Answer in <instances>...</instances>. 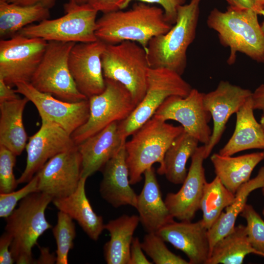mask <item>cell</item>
<instances>
[{
    "label": "cell",
    "mask_w": 264,
    "mask_h": 264,
    "mask_svg": "<svg viewBox=\"0 0 264 264\" xmlns=\"http://www.w3.org/2000/svg\"><path fill=\"white\" fill-rule=\"evenodd\" d=\"M264 187V166H263L254 178L241 186L235 194L233 202L225 208V211L222 212L217 221L208 230L211 251L215 244L235 227L237 217L247 204L249 195L254 190Z\"/></svg>",
    "instance_id": "cell-28"
},
{
    "label": "cell",
    "mask_w": 264,
    "mask_h": 264,
    "mask_svg": "<svg viewBox=\"0 0 264 264\" xmlns=\"http://www.w3.org/2000/svg\"><path fill=\"white\" fill-rule=\"evenodd\" d=\"M126 142L119 132L118 122H114L78 145L82 157L81 177L88 178L101 171Z\"/></svg>",
    "instance_id": "cell-20"
},
{
    "label": "cell",
    "mask_w": 264,
    "mask_h": 264,
    "mask_svg": "<svg viewBox=\"0 0 264 264\" xmlns=\"http://www.w3.org/2000/svg\"><path fill=\"white\" fill-rule=\"evenodd\" d=\"M49 17V9L40 4L22 5L0 0V37L10 38L32 23Z\"/></svg>",
    "instance_id": "cell-30"
},
{
    "label": "cell",
    "mask_w": 264,
    "mask_h": 264,
    "mask_svg": "<svg viewBox=\"0 0 264 264\" xmlns=\"http://www.w3.org/2000/svg\"><path fill=\"white\" fill-rule=\"evenodd\" d=\"M258 14L262 15L264 18V8L259 12ZM261 28L264 33V21L261 25Z\"/></svg>",
    "instance_id": "cell-49"
},
{
    "label": "cell",
    "mask_w": 264,
    "mask_h": 264,
    "mask_svg": "<svg viewBox=\"0 0 264 264\" xmlns=\"http://www.w3.org/2000/svg\"><path fill=\"white\" fill-rule=\"evenodd\" d=\"M253 108L254 110H261L264 116V84L259 86L251 95Z\"/></svg>",
    "instance_id": "cell-43"
},
{
    "label": "cell",
    "mask_w": 264,
    "mask_h": 264,
    "mask_svg": "<svg viewBox=\"0 0 264 264\" xmlns=\"http://www.w3.org/2000/svg\"><path fill=\"white\" fill-rule=\"evenodd\" d=\"M81 172L82 157L77 146L51 158L39 170L38 191L53 199L67 197L77 189Z\"/></svg>",
    "instance_id": "cell-15"
},
{
    "label": "cell",
    "mask_w": 264,
    "mask_h": 264,
    "mask_svg": "<svg viewBox=\"0 0 264 264\" xmlns=\"http://www.w3.org/2000/svg\"><path fill=\"white\" fill-rule=\"evenodd\" d=\"M105 83L102 92L88 99V120L71 135L77 146L112 123L125 120L136 106L130 92L122 84L107 79Z\"/></svg>",
    "instance_id": "cell-10"
},
{
    "label": "cell",
    "mask_w": 264,
    "mask_h": 264,
    "mask_svg": "<svg viewBox=\"0 0 264 264\" xmlns=\"http://www.w3.org/2000/svg\"><path fill=\"white\" fill-rule=\"evenodd\" d=\"M129 0H89V3L98 12L108 13L121 9L127 7Z\"/></svg>",
    "instance_id": "cell-39"
},
{
    "label": "cell",
    "mask_w": 264,
    "mask_h": 264,
    "mask_svg": "<svg viewBox=\"0 0 264 264\" xmlns=\"http://www.w3.org/2000/svg\"><path fill=\"white\" fill-rule=\"evenodd\" d=\"M141 243L143 250L155 264H189L188 261L171 251L156 233H147Z\"/></svg>",
    "instance_id": "cell-34"
},
{
    "label": "cell",
    "mask_w": 264,
    "mask_h": 264,
    "mask_svg": "<svg viewBox=\"0 0 264 264\" xmlns=\"http://www.w3.org/2000/svg\"><path fill=\"white\" fill-rule=\"evenodd\" d=\"M65 15L29 25L18 33L27 37L46 41L89 43L97 40L95 35L98 11L89 3L68 1L64 5Z\"/></svg>",
    "instance_id": "cell-7"
},
{
    "label": "cell",
    "mask_w": 264,
    "mask_h": 264,
    "mask_svg": "<svg viewBox=\"0 0 264 264\" xmlns=\"http://www.w3.org/2000/svg\"><path fill=\"white\" fill-rule=\"evenodd\" d=\"M262 214L263 215V216L264 217V207L263 209V210H262Z\"/></svg>",
    "instance_id": "cell-52"
},
{
    "label": "cell",
    "mask_w": 264,
    "mask_h": 264,
    "mask_svg": "<svg viewBox=\"0 0 264 264\" xmlns=\"http://www.w3.org/2000/svg\"><path fill=\"white\" fill-rule=\"evenodd\" d=\"M204 145L198 146L191 157L187 176L180 190L169 193L164 201L174 218L180 221H192L199 209L200 201L206 183L203 161Z\"/></svg>",
    "instance_id": "cell-18"
},
{
    "label": "cell",
    "mask_w": 264,
    "mask_h": 264,
    "mask_svg": "<svg viewBox=\"0 0 264 264\" xmlns=\"http://www.w3.org/2000/svg\"><path fill=\"white\" fill-rule=\"evenodd\" d=\"M87 178L81 177L78 187L70 195L52 200L55 207L76 220L87 235L97 241L105 229L102 216L96 214L87 198L85 185Z\"/></svg>",
    "instance_id": "cell-24"
},
{
    "label": "cell",
    "mask_w": 264,
    "mask_h": 264,
    "mask_svg": "<svg viewBox=\"0 0 264 264\" xmlns=\"http://www.w3.org/2000/svg\"><path fill=\"white\" fill-rule=\"evenodd\" d=\"M156 233L165 242L183 252L189 264H206L211 250L208 229L201 219L194 222L174 220Z\"/></svg>",
    "instance_id": "cell-19"
},
{
    "label": "cell",
    "mask_w": 264,
    "mask_h": 264,
    "mask_svg": "<svg viewBox=\"0 0 264 264\" xmlns=\"http://www.w3.org/2000/svg\"><path fill=\"white\" fill-rule=\"evenodd\" d=\"M101 61L105 79L122 84L137 106L147 89L150 66L146 50L138 43L130 41L106 44Z\"/></svg>",
    "instance_id": "cell-6"
},
{
    "label": "cell",
    "mask_w": 264,
    "mask_h": 264,
    "mask_svg": "<svg viewBox=\"0 0 264 264\" xmlns=\"http://www.w3.org/2000/svg\"><path fill=\"white\" fill-rule=\"evenodd\" d=\"M201 0H191L179 6L171 29L151 39L146 50L150 67L165 68L183 74L187 49L196 37Z\"/></svg>",
    "instance_id": "cell-3"
},
{
    "label": "cell",
    "mask_w": 264,
    "mask_h": 264,
    "mask_svg": "<svg viewBox=\"0 0 264 264\" xmlns=\"http://www.w3.org/2000/svg\"><path fill=\"white\" fill-rule=\"evenodd\" d=\"M16 91L27 98L36 107L41 119L52 121L71 134L84 124L89 115L88 99L68 102L41 92L29 82H20L15 86Z\"/></svg>",
    "instance_id": "cell-13"
},
{
    "label": "cell",
    "mask_w": 264,
    "mask_h": 264,
    "mask_svg": "<svg viewBox=\"0 0 264 264\" xmlns=\"http://www.w3.org/2000/svg\"><path fill=\"white\" fill-rule=\"evenodd\" d=\"M52 200L41 192L31 193L22 199L18 208L6 218L5 232L12 237L10 251L16 264H36L32 248L39 238L52 228L45 211Z\"/></svg>",
    "instance_id": "cell-4"
},
{
    "label": "cell",
    "mask_w": 264,
    "mask_h": 264,
    "mask_svg": "<svg viewBox=\"0 0 264 264\" xmlns=\"http://www.w3.org/2000/svg\"><path fill=\"white\" fill-rule=\"evenodd\" d=\"M89 0H68V1L78 4H83L88 3Z\"/></svg>",
    "instance_id": "cell-48"
},
{
    "label": "cell",
    "mask_w": 264,
    "mask_h": 264,
    "mask_svg": "<svg viewBox=\"0 0 264 264\" xmlns=\"http://www.w3.org/2000/svg\"><path fill=\"white\" fill-rule=\"evenodd\" d=\"M106 44L97 40L75 43L68 58L69 68L78 90L88 99L106 88L101 57Z\"/></svg>",
    "instance_id": "cell-16"
},
{
    "label": "cell",
    "mask_w": 264,
    "mask_h": 264,
    "mask_svg": "<svg viewBox=\"0 0 264 264\" xmlns=\"http://www.w3.org/2000/svg\"><path fill=\"white\" fill-rule=\"evenodd\" d=\"M251 253L259 255L248 241L245 225L240 224L215 244L206 264H242Z\"/></svg>",
    "instance_id": "cell-31"
},
{
    "label": "cell",
    "mask_w": 264,
    "mask_h": 264,
    "mask_svg": "<svg viewBox=\"0 0 264 264\" xmlns=\"http://www.w3.org/2000/svg\"><path fill=\"white\" fill-rule=\"evenodd\" d=\"M12 241V237L6 232L0 238V264H12L15 263L10 251Z\"/></svg>",
    "instance_id": "cell-40"
},
{
    "label": "cell",
    "mask_w": 264,
    "mask_h": 264,
    "mask_svg": "<svg viewBox=\"0 0 264 264\" xmlns=\"http://www.w3.org/2000/svg\"><path fill=\"white\" fill-rule=\"evenodd\" d=\"M40 255L39 259L36 260L37 264H52L56 262V256L51 253L47 247H40Z\"/></svg>",
    "instance_id": "cell-45"
},
{
    "label": "cell",
    "mask_w": 264,
    "mask_h": 264,
    "mask_svg": "<svg viewBox=\"0 0 264 264\" xmlns=\"http://www.w3.org/2000/svg\"><path fill=\"white\" fill-rule=\"evenodd\" d=\"M230 7L237 9H251L258 13V10L252 0H225Z\"/></svg>",
    "instance_id": "cell-46"
},
{
    "label": "cell",
    "mask_w": 264,
    "mask_h": 264,
    "mask_svg": "<svg viewBox=\"0 0 264 264\" xmlns=\"http://www.w3.org/2000/svg\"><path fill=\"white\" fill-rule=\"evenodd\" d=\"M125 145L102 169L99 192L102 198L114 208L129 205L136 208L137 195L131 186Z\"/></svg>",
    "instance_id": "cell-21"
},
{
    "label": "cell",
    "mask_w": 264,
    "mask_h": 264,
    "mask_svg": "<svg viewBox=\"0 0 264 264\" xmlns=\"http://www.w3.org/2000/svg\"><path fill=\"white\" fill-rule=\"evenodd\" d=\"M258 15L253 9L230 6L225 11L215 8L210 12L207 26L217 33L221 44L229 48V65L235 62L237 52L264 63V33Z\"/></svg>",
    "instance_id": "cell-2"
},
{
    "label": "cell",
    "mask_w": 264,
    "mask_h": 264,
    "mask_svg": "<svg viewBox=\"0 0 264 264\" xmlns=\"http://www.w3.org/2000/svg\"><path fill=\"white\" fill-rule=\"evenodd\" d=\"M262 194H263V196L264 197V187L262 188Z\"/></svg>",
    "instance_id": "cell-51"
},
{
    "label": "cell",
    "mask_w": 264,
    "mask_h": 264,
    "mask_svg": "<svg viewBox=\"0 0 264 264\" xmlns=\"http://www.w3.org/2000/svg\"><path fill=\"white\" fill-rule=\"evenodd\" d=\"M47 44L40 38H30L19 33L0 41V78L15 87L20 82H30Z\"/></svg>",
    "instance_id": "cell-11"
},
{
    "label": "cell",
    "mask_w": 264,
    "mask_h": 264,
    "mask_svg": "<svg viewBox=\"0 0 264 264\" xmlns=\"http://www.w3.org/2000/svg\"><path fill=\"white\" fill-rule=\"evenodd\" d=\"M203 94L193 88L185 97L171 96L164 101L153 117L164 121L171 120L178 122L185 132L206 145L210 141L212 132L208 125L212 117L204 107Z\"/></svg>",
    "instance_id": "cell-12"
},
{
    "label": "cell",
    "mask_w": 264,
    "mask_h": 264,
    "mask_svg": "<svg viewBox=\"0 0 264 264\" xmlns=\"http://www.w3.org/2000/svg\"><path fill=\"white\" fill-rule=\"evenodd\" d=\"M28 99L24 97L0 103V146L20 155L25 148L27 135L22 116Z\"/></svg>",
    "instance_id": "cell-26"
},
{
    "label": "cell",
    "mask_w": 264,
    "mask_h": 264,
    "mask_svg": "<svg viewBox=\"0 0 264 264\" xmlns=\"http://www.w3.org/2000/svg\"><path fill=\"white\" fill-rule=\"evenodd\" d=\"M141 243L137 237H133L130 248V256L129 264H152L143 252Z\"/></svg>",
    "instance_id": "cell-41"
},
{
    "label": "cell",
    "mask_w": 264,
    "mask_h": 264,
    "mask_svg": "<svg viewBox=\"0 0 264 264\" xmlns=\"http://www.w3.org/2000/svg\"><path fill=\"white\" fill-rule=\"evenodd\" d=\"M41 120L40 129L26 144V166L17 179L18 184L28 182L51 158L77 147L71 134L61 127L49 120Z\"/></svg>",
    "instance_id": "cell-14"
},
{
    "label": "cell",
    "mask_w": 264,
    "mask_h": 264,
    "mask_svg": "<svg viewBox=\"0 0 264 264\" xmlns=\"http://www.w3.org/2000/svg\"><path fill=\"white\" fill-rule=\"evenodd\" d=\"M259 12L264 8V0H252ZM259 15V14H258Z\"/></svg>",
    "instance_id": "cell-47"
},
{
    "label": "cell",
    "mask_w": 264,
    "mask_h": 264,
    "mask_svg": "<svg viewBox=\"0 0 264 264\" xmlns=\"http://www.w3.org/2000/svg\"><path fill=\"white\" fill-rule=\"evenodd\" d=\"M251 96L236 113L234 131L226 144L220 150L221 155L232 156L251 149L264 150V131L254 114Z\"/></svg>",
    "instance_id": "cell-23"
},
{
    "label": "cell",
    "mask_w": 264,
    "mask_h": 264,
    "mask_svg": "<svg viewBox=\"0 0 264 264\" xmlns=\"http://www.w3.org/2000/svg\"><path fill=\"white\" fill-rule=\"evenodd\" d=\"M5 1L22 5L40 4L45 7L50 9L55 4L57 0H5Z\"/></svg>",
    "instance_id": "cell-44"
},
{
    "label": "cell",
    "mask_w": 264,
    "mask_h": 264,
    "mask_svg": "<svg viewBox=\"0 0 264 264\" xmlns=\"http://www.w3.org/2000/svg\"><path fill=\"white\" fill-rule=\"evenodd\" d=\"M199 141L184 130L177 136L166 151L163 164L157 173L164 175L174 184H182L188 173L187 162L198 147Z\"/></svg>",
    "instance_id": "cell-29"
},
{
    "label": "cell",
    "mask_w": 264,
    "mask_h": 264,
    "mask_svg": "<svg viewBox=\"0 0 264 264\" xmlns=\"http://www.w3.org/2000/svg\"><path fill=\"white\" fill-rule=\"evenodd\" d=\"M75 44L47 42L43 58L30 82L36 89L68 102L88 99L78 90L69 68V55Z\"/></svg>",
    "instance_id": "cell-9"
},
{
    "label": "cell",
    "mask_w": 264,
    "mask_h": 264,
    "mask_svg": "<svg viewBox=\"0 0 264 264\" xmlns=\"http://www.w3.org/2000/svg\"><path fill=\"white\" fill-rule=\"evenodd\" d=\"M133 1L160 5L163 10L166 21L173 25L176 19L178 7L185 4L186 0H129L127 6Z\"/></svg>",
    "instance_id": "cell-38"
},
{
    "label": "cell",
    "mask_w": 264,
    "mask_h": 264,
    "mask_svg": "<svg viewBox=\"0 0 264 264\" xmlns=\"http://www.w3.org/2000/svg\"><path fill=\"white\" fill-rule=\"evenodd\" d=\"M16 156L7 148L0 146V193L13 192L18 184L13 170Z\"/></svg>",
    "instance_id": "cell-36"
},
{
    "label": "cell",
    "mask_w": 264,
    "mask_h": 264,
    "mask_svg": "<svg viewBox=\"0 0 264 264\" xmlns=\"http://www.w3.org/2000/svg\"><path fill=\"white\" fill-rule=\"evenodd\" d=\"M172 25L161 7L137 2L127 10L103 13L97 20L95 35L106 44L130 41L147 50L151 39L166 33Z\"/></svg>",
    "instance_id": "cell-1"
},
{
    "label": "cell",
    "mask_w": 264,
    "mask_h": 264,
    "mask_svg": "<svg viewBox=\"0 0 264 264\" xmlns=\"http://www.w3.org/2000/svg\"><path fill=\"white\" fill-rule=\"evenodd\" d=\"M260 123L264 131V116L262 115L260 121Z\"/></svg>",
    "instance_id": "cell-50"
},
{
    "label": "cell",
    "mask_w": 264,
    "mask_h": 264,
    "mask_svg": "<svg viewBox=\"0 0 264 264\" xmlns=\"http://www.w3.org/2000/svg\"><path fill=\"white\" fill-rule=\"evenodd\" d=\"M252 93L248 89L223 80L219 82L215 90L204 93V106L210 112L213 122L210 141L204 145L205 159L220 141L229 118L239 110Z\"/></svg>",
    "instance_id": "cell-17"
},
{
    "label": "cell",
    "mask_w": 264,
    "mask_h": 264,
    "mask_svg": "<svg viewBox=\"0 0 264 264\" xmlns=\"http://www.w3.org/2000/svg\"><path fill=\"white\" fill-rule=\"evenodd\" d=\"M143 175L144 183L137 195L136 209L140 222L147 233H156L174 218L162 199L154 168H148Z\"/></svg>",
    "instance_id": "cell-22"
},
{
    "label": "cell",
    "mask_w": 264,
    "mask_h": 264,
    "mask_svg": "<svg viewBox=\"0 0 264 264\" xmlns=\"http://www.w3.org/2000/svg\"><path fill=\"white\" fill-rule=\"evenodd\" d=\"M39 192L38 177L36 174L24 187L17 191L0 194V217L7 218L14 211L19 200L29 194Z\"/></svg>",
    "instance_id": "cell-37"
},
{
    "label": "cell",
    "mask_w": 264,
    "mask_h": 264,
    "mask_svg": "<svg viewBox=\"0 0 264 264\" xmlns=\"http://www.w3.org/2000/svg\"><path fill=\"white\" fill-rule=\"evenodd\" d=\"M140 222L139 216L123 215L110 220L105 229L110 239L104 246V255L108 264H129L133 235Z\"/></svg>",
    "instance_id": "cell-27"
},
{
    "label": "cell",
    "mask_w": 264,
    "mask_h": 264,
    "mask_svg": "<svg viewBox=\"0 0 264 264\" xmlns=\"http://www.w3.org/2000/svg\"><path fill=\"white\" fill-rule=\"evenodd\" d=\"M18 94L15 89L6 84L4 80L0 78V103L20 98Z\"/></svg>",
    "instance_id": "cell-42"
},
{
    "label": "cell",
    "mask_w": 264,
    "mask_h": 264,
    "mask_svg": "<svg viewBox=\"0 0 264 264\" xmlns=\"http://www.w3.org/2000/svg\"><path fill=\"white\" fill-rule=\"evenodd\" d=\"M72 220L66 213L61 211L58 212L57 223L52 228L57 244V264H68V253L73 247L76 237L75 226Z\"/></svg>",
    "instance_id": "cell-33"
},
{
    "label": "cell",
    "mask_w": 264,
    "mask_h": 264,
    "mask_svg": "<svg viewBox=\"0 0 264 264\" xmlns=\"http://www.w3.org/2000/svg\"><path fill=\"white\" fill-rule=\"evenodd\" d=\"M246 221L248 241L258 255L264 257V220L252 205L246 204L240 215Z\"/></svg>",
    "instance_id": "cell-35"
},
{
    "label": "cell",
    "mask_w": 264,
    "mask_h": 264,
    "mask_svg": "<svg viewBox=\"0 0 264 264\" xmlns=\"http://www.w3.org/2000/svg\"><path fill=\"white\" fill-rule=\"evenodd\" d=\"M235 194L222 184L217 176L205 183L200 201L199 209L202 213V220L208 229L217 221L223 210L234 201Z\"/></svg>",
    "instance_id": "cell-32"
},
{
    "label": "cell",
    "mask_w": 264,
    "mask_h": 264,
    "mask_svg": "<svg viewBox=\"0 0 264 264\" xmlns=\"http://www.w3.org/2000/svg\"><path fill=\"white\" fill-rule=\"evenodd\" d=\"M216 176L232 193L250 179L255 168L264 160V150L237 156L215 153L210 157Z\"/></svg>",
    "instance_id": "cell-25"
},
{
    "label": "cell",
    "mask_w": 264,
    "mask_h": 264,
    "mask_svg": "<svg viewBox=\"0 0 264 264\" xmlns=\"http://www.w3.org/2000/svg\"><path fill=\"white\" fill-rule=\"evenodd\" d=\"M183 131L181 125L152 117L132 134L125 144L131 185L140 182L144 172L154 163L162 165L166 151Z\"/></svg>",
    "instance_id": "cell-5"
},
{
    "label": "cell",
    "mask_w": 264,
    "mask_h": 264,
    "mask_svg": "<svg viewBox=\"0 0 264 264\" xmlns=\"http://www.w3.org/2000/svg\"><path fill=\"white\" fill-rule=\"evenodd\" d=\"M192 88L177 73L165 68L150 67L143 98L126 119L118 122L120 135L126 139L154 116L168 97H185Z\"/></svg>",
    "instance_id": "cell-8"
}]
</instances>
